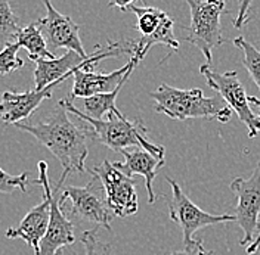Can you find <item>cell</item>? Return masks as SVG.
Here are the masks:
<instances>
[{"mask_svg":"<svg viewBox=\"0 0 260 255\" xmlns=\"http://www.w3.org/2000/svg\"><path fill=\"white\" fill-rule=\"evenodd\" d=\"M59 103L64 106L65 111L74 114L80 121L89 124V130H86V133L90 139L98 140L111 151L123 152L124 149L139 148L158 158H164V148L161 144L154 143L148 137V128L139 118L129 120L121 112H110L107 115V120H92L83 115L77 110V106H74V103H71L68 99L59 100Z\"/></svg>","mask_w":260,"mask_h":255,"instance_id":"7a4b0ae2","label":"cell"},{"mask_svg":"<svg viewBox=\"0 0 260 255\" xmlns=\"http://www.w3.org/2000/svg\"><path fill=\"white\" fill-rule=\"evenodd\" d=\"M61 204L67 201L71 205V212L74 217L84 220L87 223L102 226L111 232V222L114 214L110 211L105 199V192L101 180L96 175L84 186H67L59 198Z\"/></svg>","mask_w":260,"mask_h":255,"instance_id":"52a82bcc","label":"cell"},{"mask_svg":"<svg viewBox=\"0 0 260 255\" xmlns=\"http://www.w3.org/2000/svg\"><path fill=\"white\" fill-rule=\"evenodd\" d=\"M19 30V19L14 14L9 2L0 0V50L8 43L15 42Z\"/></svg>","mask_w":260,"mask_h":255,"instance_id":"d6986e66","label":"cell"},{"mask_svg":"<svg viewBox=\"0 0 260 255\" xmlns=\"http://www.w3.org/2000/svg\"><path fill=\"white\" fill-rule=\"evenodd\" d=\"M16 43L19 48L27 49L28 59L36 62L39 59H55L56 56L50 52L46 45V40L39 28L37 21L30 22L27 27H21L16 34Z\"/></svg>","mask_w":260,"mask_h":255,"instance_id":"2e32d148","label":"cell"},{"mask_svg":"<svg viewBox=\"0 0 260 255\" xmlns=\"http://www.w3.org/2000/svg\"><path fill=\"white\" fill-rule=\"evenodd\" d=\"M80 242L84 246V255H111V246L98 238V227L84 230L81 233Z\"/></svg>","mask_w":260,"mask_h":255,"instance_id":"7402d4cb","label":"cell"},{"mask_svg":"<svg viewBox=\"0 0 260 255\" xmlns=\"http://www.w3.org/2000/svg\"><path fill=\"white\" fill-rule=\"evenodd\" d=\"M49 224V199L43 195V201L32 207L21 223L15 227H9L5 233L8 239H22L25 240L32 249L34 255L39 252L40 242L45 238Z\"/></svg>","mask_w":260,"mask_h":255,"instance_id":"9a60e30c","label":"cell"},{"mask_svg":"<svg viewBox=\"0 0 260 255\" xmlns=\"http://www.w3.org/2000/svg\"><path fill=\"white\" fill-rule=\"evenodd\" d=\"M260 248V227H259V233H257V236H256V239L253 243H250L248 245V248H247V254L248 255H253L256 254L257 251H259Z\"/></svg>","mask_w":260,"mask_h":255,"instance_id":"484cf974","label":"cell"},{"mask_svg":"<svg viewBox=\"0 0 260 255\" xmlns=\"http://www.w3.org/2000/svg\"><path fill=\"white\" fill-rule=\"evenodd\" d=\"M43 5L46 8V15L37 19V24L46 40L49 50L52 52L55 49L64 48L77 53L83 59H87L90 55H87L83 48L80 27L71 19V16L58 12L49 0H45Z\"/></svg>","mask_w":260,"mask_h":255,"instance_id":"7c38bea8","label":"cell"},{"mask_svg":"<svg viewBox=\"0 0 260 255\" xmlns=\"http://www.w3.org/2000/svg\"><path fill=\"white\" fill-rule=\"evenodd\" d=\"M30 173H22L19 175H12L0 168V193H12L15 191L27 192L30 185Z\"/></svg>","mask_w":260,"mask_h":255,"instance_id":"603a6c76","label":"cell"},{"mask_svg":"<svg viewBox=\"0 0 260 255\" xmlns=\"http://www.w3.org/2000/svg\"><path fill=\"white\" fill-rule=\"evenodd\" d=\"M155 102V112L173 120L204 118L219 123H229L232 111L220 96L206 97L201 89H176L166 83L149 93Z\"/></svg>","mask_w":260,"mask_h":255,"instance_id":"3957f363","label":"cell"},{"mask_svg":"<svg viewBox=\"0 0 260 255\" xmlns=\"http://www.w3.org/2000/svg\"><path fill=\"white\" fill-rule=\"evenodd\" d=\"M167 255H213V252H206L204 248H203L201 240L195 239L189 246H183L182 249L175 251V252Z\"/></svg>","mask_w":260,"mask_h":255,"instance_id":"cb8c5ba5","label":"cell"},{"mask_svg":"<svg viewBox=\"0 0 260 255\" xmlns=\"http://www.w3.org/2000/svg\"><path fill=\"white\" fill-rule=\"evenodd\" d=\"M250 8H251V3L250 2H241L238 3V16L237 19L234 21V27L235 28H241L243 25H245L250 19Z\"/></svg>","mask_w":260,"mask_h":255,"instance_id":"d4e9b609","label":"cell"},{"mask_svg":"<svg viewBox=\"0 0 260 255\" xmlns=\"http://www.w3.org/2000/svg\"><path fill=\"white\" fill-rule=\"evenodd\" d=\"M52 90L53 87H46L40 92L34 89L28 92H5L0 100V120L5 126L22 123V120L28 118L45 99L52 97Z\"/></svg>","mask_w":260,"mask_h":255,"instance_id":"4fadbf2b","label":"cell"},{"mask_svg":"<svg viewBox=\"0 0 260 255\" xmlns=\"http://www.w3.org/2000/svg\"><path fill=\"white\" fill-rule=\"evenodd\" d=\"M124 161L123 162H113L114 167L121 171L124 175H127L130 178H133V175L139 174L145 178L146 192H148V202L154 204L157 196L154 193V188H152V181L157 175V171L164 167L166 160L164 158H158L149 152H146L144 149L139 148H130V149H124L123 152Z\"/></svg>","mask_w":260,"mask_h":255,"instance_id":"5bb4252c","label":"cell"},{"mask_svg":"<svg viewBox=\"0 0 260 255\" xmlns=\"http://www.w3.org/2000/svg\"><path fill=\"white\" fill-rule=\"evenodd\" d=\"M234 45L243 50V65L247 68L250 77L253 79L260 90V50L250 42H247L243 35L234 39Z\"/></svg>","mask_w":260,"mask_h":255,"instance_id":"ffe728a7","label":"cell"},{"mask_svg":"<svg viewBox=\"0 0 260 255\" xmlns=\"http://www.w3.org/2000/svg\"><path fill=\"white\" fill-rule=\"evenodd\" d=\"M200 74L207 80L209 87L219 93L228 108L235 112L240 121L245 124L248 137H256L260 133V121L251 110L248 95L245 93L241 81L238 80L237 71L219 72L213 69L210 65L203 64L200 66Z\"/></svg>","mask_w":260,"mask_h":255,"instance_id":"5b68a950","label":"cell"},{"mask_svg":"<svg viewBox=\"0 0 260 255\" xmlns=\"http://www.w3.org/2000/svg\"><path fill=\"white\" fill-rule=\"evenodd\" d=\"M56 255H61V252H59V254H56Z\"/></svg>","mask_w":260,"mask_h":255,"instance_id":"83f0119b","label":"cell"},{"mask_svg":"<svg viewBox=\"0 0 260 255\" xmlns=\"http://www.w3.org/2000/svg\"><path fill=\"white\" fill-rule=\"evenodd\" d=\"M248 100H250V103H253V105L257 108V111H259V114H257V118H259V121H260V99L254 97V96H248Z\"/></svg>","mask_w":260,"mask_h":255,"instance_id":"4316f807","label":"cell"},{"mask_svg":"<svg viewBox=\"0 0 260 255\" xmlns=\"http://www.w3.org/2000/svg\"><path fill=\"white\" fill-rule=\"evenodd\" d=\"M231 191L237 195L235 220L243 229L244 238L240 245L253 243L260 227V162L248 178L237 177L231 181Z\"/></svg>","mask_w":260,"mask_h":255,"instance_id":"9c48e42d","label":"cell"},{"mask_svg":"<svg viewBox=\"0 0 260 255\" xmlns=\"http://www.w3.org/2000/svg\"><path fill=\"white\" fill-rule=\"evenodd\" d=\"M15 126L25 133H30L62 165V175L53 192H59L68 174L86 171L84 162L89 154V136L84 128H80L70 120L68 112L59 102L45 120L37 123H18Z\"/></svg>","mask_w":260,"mask_h":255,"instance_id":"6da1fadb","label":"cell"},{"mask_svg":"<svg viewBox=\"0 0 260 255\" xmlns=\"http://www.w3.org/2000/svg\"><path fill=\"white\" fill-rule=\"evenodd\" d=\"M19 49V45L12 42L0 50V76H8L25 65V61L18 56Z\"/></svg>","mask_w":260,"mask_h":255,"instance_id":"44dd1931","label":"cell"},{"mask_svg":"<svg viewBox=\"0 0 260 255\" xmlns=\"http://www.w3.org/2000/svg\"><path fill=\"white\" fill-rule=\"evenodd\" d=\"M126 11L133 12L138 18L136 30L141 34V39L138 42L149 40L155 32L160 30L162 22L169 16L161 9H157V8H152V6H139V5H135L132 2H129Z\"/></svg>","mask_w":260,"mask_h":255,"instance_id":"e0dca14e","label":"cell"},{"mask_svg":"<svg viewBox=\"0 0 260 255\" xmlns=\"http://www.w3.org/2000/svg\"><path fill=\"white\" fill-rule=\"evenodd\" d=\"M34 185H40L43 189V195L49 199V224L45 238L40 242L39 252L36 255H56L61 252L65 246H70L76 242L74 224L65 217L62 211V204L59 198L50 188L48 174V164L45 161L39 162V178L32 180Z\"/></svg>","mask_w":260,"mask_h":255,"instance_id":"8992f818","label":"cell"},{"mask_svg":"<svg viewBox=\"0 0 260 255\" xmlns=\"http://www.w3.org/2000/svg\"><path fill=\"white\" fill-rule=\"evenodd\" d=\"M186 3L191 11V24L186 42L200 49L210 64L213 61V50L223 43L220 15L225 12V2L188 0Z\"/></svg>","mask_w":260,"mask_h":255,"instance_id":"277c9868","label":"cell"},{"mask_svg":"<svg viewBox=\"0 0 260 255\" xmlns=\"http://www.w3.org/2000/svg\"><path fill=\"white\" fill-rule=\"evenodd\" d=\"M123 86H124V83L120 84L111 93H102V95H95L83 99L81 110H79V108L77 110L83 115H86V117H89L92 120H104V115L105 114L108 115L110 112L118 114L120 110L115 105V99H117V96H118Z\"/></svg>","mask_w":260,"mask_h":255,"instance_id":"ac0fdd59","label":"cell"},{"mask_svg":"<svg viewBox=\"0 0 260 255\" xmlns=\"http://www.w3.org/2000/svg\"><path fill=\"white\" fill-rule=\"evenodd\" d=\"M102 59H95L90 61L80 68L74 69L73 72V90L70 96L67 97L71 103H74V99L81 97H90L95 95H102V93H111L120 84L126 83L132 76L133 69L139 61L135 58H130V61L120 69H115L111 72H95L93 66L101 62Z\"/></svg>","mask_w":260,"mask_h":255,"instance_id":"8fae6325","label":"cell"},{"mask_svg":"<svg viewBox=\"0 0 260 255\" xmlns=\"http://www.w3.org/2000/svg\"><path fill=\"white\" fill-rule=\"evenodd\" d=\"M90 174L96 175L101 180L105 199L110 211L114 217H129L138 212V195H136V183L133 178L124 175L114 167L113 162L104 161L92 170Z\"/></svg>","mask_w":260,"mask_h":255,"instance_id":"30bf717a","label":"cell"},{"mask_svg":"<svg viewBox=\"0 0 260 255\" xmlns=\"http://www.w3.org/2000/svg\"><path fill=\"white\" fill-rule=\"evenodd\" d=\"M167 183L172 188V199L169 201V215L170 220L179 224L183 233V246H189L194 242V235L204 227L214 226V224L228 223V222H237L235 215L220 214L214 215L210 212L203 211L183 193L182 188L178 183L167 177Z\"/></svg>","mask_w":260,"mask_h":255,"instance_id":"ba28073f","label":"cell"}]
</instances>
